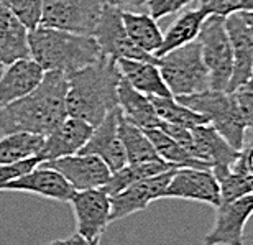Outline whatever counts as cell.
Wrapping results in <instances>:
<instances>
[{"label":"cell","mask_w":253,"mask_h":245,"mask_svg":"<svg viewBox=\"0 0 253 245\" xmlns=\"http://www.w3.org/2000/svg\"><path fill=\"white\" fill-rule=\"evenodd\" d=\"M253 216V196H245L215 207L214 226L204 237V245H245V226Z\"/></svg>","instance_id":"30bf717a"},{"label":"cell","mask_w":253,"mask_h":245,"mask_svg":"<svg viewBox=\"0 0 253 245\" xmlns=\"http://www.w3.org/2000/svg\"><path fill=\"white\" fill-rule=\"evenodd\" d=\"M217 181L220 186V202H230L245 196H253V175L249 173L229 171Z\"/></svg>","instance_id":"f546056e"},{"label":"cell","mask_w":253,"mask_h":245,"mask_svg":"<svg viewBox=\"0 0 253 245\" xmlns=\"http://www.w3.org/2000/svg\"><path fill=\"white\" fill-rule=\"evenodd\" d=\"M46 245H66V242H64V241H61V239H56V241L48 242Z\"/></svg>","instance_id":"ab89813d"},{"label":"cell","mask_w":253,"mask_h":245,"mask_svg":"<svg viewBox=\"0 0 253 245\" xmlns=\"http://www.w3.org/2000/svg\"><path fill=\"white\" fill-rule=\"evenodd\" d=\"M119 107L109 112L99 125L94 127L87 144L79 153L94 155L109 166L110 173H115L126 165L125 150L119 137Z\"/></svg>","instance_id":"5bb4252c"},{"label":"cell","mask_w":253,"mask_h":245,"mask_svg":"<svg viewBox=\"0 0 253 245\" xmlns=\"http://www.w3.org/2000/svg\"><path fill=\"white\" fill-rule=\"evenodd\" d=\"M122 23L136 48L155 56L163 43V32L150 13H122Z\"/></svg>","instance_id":"cb8c5ba5"},{"label":"cell","mask_w":253,"mask_h":245,"mask_svg":"<svg viewBox=\"0 0 253 245\" xmlns=\"http://www.w3.org/2000/svg\"><path fill=\"white\" fill-rule=\"evenodd\" d=\"M178 170V166L171 165L165 160H153L145 163H135V165H125L122 170L115 171L110 175V180L102 186V191L109 196H115L117 193L125 190L126 186L133 185L136 181L148 180V178L160 176L163 173Z\"/></svg>","instance_id":"d4e9b609"},{"label":"cell","mask_w":253,"mask_h":245,"mask_svg":"<svg viewBox=\"0 0 253 245\" xmlns=\"http://www.w3.org/2000/svg\"><path fill=\"white\" fill-rule=\"evenodd\" d=\"M76 232L87 241H100L110 224V196L99 190L76 191L71 197Z\"/></svg>","instance_id":"9c48e42d"},{"label":"cell","mask_w":253,"mask_h":245,"mask_svg":"<svg viewBox=\"0 0 253 245\" xmlns=\"http://www.w3.org/2000/svg\"><path fill=\"white\" fill-rule=\"evenodd\" d=\"M117 68L120 71V76L140 94L146 96V98H171V93L166 88L156 63L119 59Z\"/></svg>","instance_id":"44dd1931"},{"label":"cell","mask_w":253,"mask_h":245,"mask_svg":"<svg viewBox=\"0 0 253 245\" xmlns=\"http://www.w3.org/2000/svg\"><path fill=\"white\" fill-rule=\"evenodd\" d=\"M230 171L253 175V140H250L249 144H245L242 147L235 163L230 166Z\"/></svg>","instance_id":"8d00e7d4"},{"label":"cell","mask_w":253,"mask_h":245,"mask_svg":"<svg viewBox=\"0 0 253 245\" xmlns=\"http://www.w3.org/2000/svg\"><path fill=\"white\" fill-rule=\"evenodd\" d=\"M2 191H22L30 193V195H37L44 199H51L56 202H69L71 197L74 196L73 186L69 185L58 171L40 165L18 180L0 186Z\"/></svg>","instance_id":"2e32d148"},{"label":"cell","mask_w":253,"mask_h":245,"mask_svg":"<svg viewBox=\"0 0 253 245\" xmlns=\"http://www.w3.org/2000/svg\"><path fill=\"white\" fill-rule=\"evenodd\" d=\"M192 2H196V0H148V13L151 18L158 22L166 15L184 10Z\"/></svg>","instance_id":"e575fe53"},{"label":"cell","mask_w":253,"mask_h":245,"mask_svg":"<svg viewBox=\"0 0 253 245\" xmlns=\"http://www.w3.org/2000/svg\"><path fill=\"white\" fill-rule=\"evenodd\" d=\"M240 15H242V18H244L247 28H249L250 33L253 35V12H240Z\"/></svg>","instance_id":"f35d334b"},{"label":"cell","mask_w":253,"mask_h":245,"mask_svg":"<svg viewBox=\"0 0 253 245\" xmlns=\"http://www.w3.org/2000/svg\"><path fill=\"white\" fill-rule=\"evenodd\" d=\"M179 104L186 105L196 114L202 115L207 124L235 150H242L245 145L247 125L242 117L239 105L230 93L207 89L204 93L174 98Z\"/></svg>","instance_id":"277c9868"},{"label":"cell","mask_w":253,"mask_h":245,"mask_svg":"<svg viewBox=\"0 0 253 245\" xmlns=\"http://www.w3.org/2000/svg\"><path fill=\"white\" fill-rule=\"evenodd\" d=\"M3 68H5V66H3L2 63H0V74H2V71H3Z\"/></svg>","instance_id":"b9f144b4"},{"label":"cell","mask_w":253,"mask_h":245,"mask_svg":"<svg viewBox=\"0 0 253 245\" xmlns=\"http://www.w3.org/2000/svg\"><path fill=\"white\" fill-rule=\"evenodd\" d=\"M197 8H201L207 17L217 15V17L227 18L234 13L247 12V0H196Z\"/></svg>","instance_id":"1f68e13d"},{"label":"cell","mask_w":253,"mask_h":245,"mask_svg":"<svg viewBox=\"0 0 253 245\" xmlns=\"http://www.w3.org/2000/svg\"><path fill=\"white\" fill-rule=\"evenodd\" d=\"M100 3L122 13H148V0H100Z\"/></svg>","instance_id":"d590c367"},{"label":"cell","mask_w":253,"mask_h":245,"mask_svg":"<svg viewBox=\"0 0 253 245\" xmlns=\"http://www.w3.org/2000/svg\"><path fill=\"white\" fill-rule=\"evenodd\" d=\"M42 163H43V158L37 155V156H30V158H25V160L10 163V165H2L0 166V186L28 175L30 171H33L35 168L40 166Z\"/></svg>","instance_id":"d6a6232c"},{"label":"cell","mask_w":253,"mask_h":245,"mask_svg":"<svg viewBox=\"0 0 253 245\" xmlns=\"http://www.w3.org/2000/svg\"><path fill=\"white\" fill-rule=\"evenodd\" d=\"M119 137L125 150L126 165L160 160V156L156 155L155 148L148 140L143 129H140V127H136L131 122L124 119L122 112L119 114Z\"/></svg>","instance_id":"484cf974"},{"label":"cell","mask_w":253,"mask_h":245,"mask_svg":"<svg viewBox=\"0 0 253 245\" xmlns=\"http://www.w3.org/2000/svg\"><path fill=\"white\" fill-rule=\"evenodd\" d=\"M30 58L40 64L44 73L56 71L71 76L102 58L100 48L92 35H79L63 30L37 27L28 35Z\"/></svg>","instance_id":"3957f363"},{"label":"cell","mask_w":253,"mask_h":245,"mask_svg":"<svg viewBox=\"0 0 253 245\" xmlns=\"http://www.w3.org/2000/svg\"><path fill=\"white\" fill-rule=\"evenodd\" d=\"M68 76L56 71L44 73L32 93L0 110V130L7 134L46 137L68 117L66 112Z\"/></svg>","instance_id":"6da1fadb"},{"label":"cell","mask_w":253,"mask_h":245,"mask_svg":"<svg viewBox=\"0 0 253 245\" xmlns=\"http://www.w3.org/2000/svg\"><path fill=\"white\" fill-rule=\"evenodd\" d=\"M30 30L0 2V63L8 66L30 58Z\"/></svg>","instance_id":"ffe728a7"},{"label":"cell","mask_w":253,"mask_h":245,"mask_svg":"<svg viewBox=\"0 0 253 245\" xmlns=\"http://www.w3.org/2000/svg\"><path fill=\"white\" fill-rule=\"evenodd\" d=\"M43 76L44 71L32 58L5 66L0 74V110L32 93Z\"/></svg>","instance_id":"d6986e66"},{"label":"cell","mask_w":253,"mask_h":245,"mask_svg":"<svg viewBox=\"0 0 253 245\" xmlns=\"http://www.w3.org/2000/svg\"><path fill=\"white\" fill-rule=\"evenodd\" d=\"M92 130L94 127L89 125L87 122L66 117L51 134L44 137L43 147L40 150L38 156H42L44 163L76 155L87 144Z\"/></svg>","instance_id":"e0dca14e"},{"label":"cell","mask_w":253,"mask_h":245,"mask_svg":"<svg viewBox=\"0 0 253 245\" xmlns=\"http://www.w3.org/2000/svg\"><path fill=\"white\" fill-rule=\"evenodd\" d=\"M197 42L201 45L202 61L209 73L211 89L227 93L234 68V53L225 28V18L209 15L202 23Z\"/></svg>","instance_id":"8992f818"},{"label":"cell","mask_w":253,"mask_h":245,"mask_svg":"<svg viewBox=\"0 0 253 245\" xmlns=\"http://www.w3.org/2000/svg\"><path fill=\"white\" fill-rule=\"evenodd\" d=\"M92 37L97 42L100 53L105 58L119 61V59H136L146 61V63H156L158 59L140 48H136L126 35L122 23V12L112 7H102L99 23L95 27Z\"/></svg>","instance_id":"ba28073f"},{"label":"cell","mask_w":253,"mask_h":245,"mask_svg":"<svg viewBox=\"0 0 253 245\" xmlns=\"http://www.w3.org/2000/svg\"><path fill=\"white\" fill-rule=\"evenodd\" d=\"M173 171L136 181L117 193L115 196H110V222L120 221V219L128 217L135 212L145 211L156 199H163Z\"/></svg>","instance_id":"4fadbf2b"},{"label":"cell","mask_w":253,"mask_h":245,"mask_svg":"<svg viewBox=\"0 0 253 245\" xmlns=\"http://www.w3.org/2000/svg\"><path fill=\"white\" fill-rule=\"evenodd\" d=\"M206 18L207 15L197 7L184 10L174 20L173 25L166 30V33H163V43H161L155 58H161V56H165L169 51L178 49L181 47H186V45L196 42Z\"/></svg>","instance_id":"603a6c76"},{"label":"cell","mask_w":253,"mask_h":245,"mask_svg":"<svg viewBox=\"0 0 253 245\" xmlns=\"http://www.w3.org/2000/svg\"><path fill=\"white\" fill-rule=\"evenodd\" d=\"M163 197L206 202L212 207H217L220 204V186L211 168L207 170L178 168L173 171Z\"/></svg>","instance_id":"7c38bea8"},{"label":"cell","mask_w":253,"mask_h":245,"mask_svg":"<svg viewBox=\"0 0 253 245\" xmlns=\"http://www.w3.org/2000/svg\"><path fill=\"white\" fill-rule=\"evenodd\" d=\"M66 245H99L100 241H87V239H84L83 236H79L78 232L71 234L68 239H64Z\"/></svg>","instance_id":"74e56055"},{"label":"cell","mask_w":253,"mask_h":245,"mask_svg":"<svg viewBox=\"0 0 253 245\" xmlns=\"http://www.w3.org/2000/svg\"><path fill=\"white\" fill-rule=\"evenodd\" d=\"M42 165L58 171L73 186L74 191L99 190L110 180V175H112L109 166L100 158L94 155H83V153L44 161Z\"/></svg>","instance_id":"8fae6325"},{"label":"cell","mask_w":253,"mask_h":245,"mask_svg":"<svg viewBox=\"0 0 253 245\" xmlns=\"http://www.w3.org/2000/svg\"><path fill=\"white\" fill-rule=\"evenodd\" d=\"M158 59V68L173 98L192 96L211 89L209 73L202 61L199 42L173 49Z\"/></svg>","instance_id":"5b68a950"},{"label":"cell","mask_w":253,"mask_h":245,"mask_svg":"<svg viewBox=\"0 0 253 245\" xmlns=\"http://www.w3.org/2000/svg\"><path fill=\"white\" fill-rule=\"evenodd\" d=\"M247 12H253V0H247Z\"/></svg>","instance_id":"60d3db41"},{"label":"cell","mask_w":253,"mask_h":245,"mask_svg":"<svg viewBox=\"0 0 253 245\" xmlns=\"http://www.w3.org/2000/svg\"><path fill=\"white\" fill-rule=\"evenodd\" d=\"M28 30L40 27L43 0H0Z\"/></svg>","instance_id":"4dcf8cb0"},{"label":"cell","mask_w":253,"mask_h":245,"mask_svg":"<svg viewBox=\"0 0 253 245\" xmlns=\"http://www.w3.org/2000/svg\"><path fill=\"white\" fill-rule=\"evenodd\" d=\"M44 137L32 134H7L0 139V166L37 156L43 147Z\"/></svg>","instance_id":"83f0119b"},{"label":"cell","mask_w":253,"mask_h":245,"mask_svg":"<svg viewBox=\"0 0 253 245\" xmlns=\"http://www.w3.org/2000/svg\"><path fill=\"white\" fill-rule=\"evenodd\" d=\"M232 96H234L237 105H239V110L242 117H244L247 129L253 130V73L249 81L245 84H242L239 89H235Z\"/></svg>","instance_id":"836d02e7"},{"label":"cell","mask_w":253,"mask_h":245,"mask_svg":"<svg viewBox=\"0 0 253 245\" xmlns=\"http://www.w3.org/2000/svg\"><path fill=\"white\" fill-rule=\"evenodd\" d=\"M153 109L160 120L183 129H194L197 125H207V120L202 115L196 114L186 105L179 104L173 96L171 98H150Z\"/></svg>","instance_id":"f1b7e54d"},{"label":"cell","mask_w":253,"mask_h":245,"mask_svg":"<svg viewBox=\"0 0 253 245\" xmlns=\"http://www.w3.org/2000/svg\"><path fill=\"white\" fill-rule=\"evenodd\" d=\"M122 79L117 61L102 56L97 63L68 76V117L99 125L109 112L119 107L117 89Z\"/></svg>","instance_id":"7a4b0ae2"},{"label":"cell","mask_w":253,"mask_h":245,"mask_svg":"<svg viewBox=\"0 0 253 245\" xmlns=\"http://www.w3.org/2000/svg\"><path fill=\"white\" fill-rule=\"evenodd\" d=\"M143 132L146 134V137H148V140L151 142V145L155 148L156 155H158L161 160L168 161L178 168H196V170H207V168H211L207 163L192 156L184 147L176 144L173 139H169V137L163 134L160 129H146Z\"/></svg>","instance_id":"4316f807"},{"label":"cell","mask_w":253,"mask_h":245,"mask_svg":"<svg viewBox=\"0 0 253 245\" xmlns=\"http://www.w3.org/2000/svg\"><path fill=\"white\" fill-rule=\"evenodd\" d=\"M191 134L197 160L207 163L217 180L227 175L239 156V150L227 144L209 124L194 127Z\"/></svg>","instance_id":"9a60e30c"},{"label":"cell","mask_w":253,"mask_h":245,"mask_svg":"<svg viewBox=\"0 0 253 245\" xmlns=\"http://www.w3.org/2000/svg\"><path fill=\"white\" fill-rule=\"evenodd\" d=\"M117 99L119 109L122 112L124 119L131 122L136 127H140V129H156L161 122L158 115H156L150 98L135 91L124 78L119 83Z\"/></svg>","instance_id":"7402d4cb"},{"label":"cell","mask_w":253,"mask_h":245,"mask_svg":"<svg viewBox=\"0 0 253 245\" xmlns=\"http://www.w3.org/2000/svg\"><path fill=\"white\" fill-rule=\"evenodd\" d=\"M225 28L229 33L232 53H234V68L227 93H234L242 84H245L253 73V35L242 18L240 13H234L225 18Z\"/></svg>","instance_id":"ac0fdd59"},{"label":"cell","mask_w":253,"mask_h":245,"mask_svg":"<svg viewBox=\"0 0 253 245\" xmlns=\"http://www.w3.org/2000/svg\"><path fill=\"white\" fill-rule=\"evenodd\" d=\"M100 0H43L42 27L94 35L102 13Z\"/></svg>","instance_id":"52a82bcc"}]
</instances>
